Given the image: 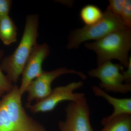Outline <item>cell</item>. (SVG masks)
Masks as SVG:
<instances>
[{"instance_id":"cell-1","label":"cell","mask_w":131,"mask_h":131,"mask_svg":"<svg viewBox=\"0 0 131 131\" xmlns=\"http://www.w3.org/2000/svg\"><path fill=\"white\" fill-rule=\"evenodd\" d=\"M22 95L19 87L14 84L0 100V131H46L43 125L26 112Z\"/></svg>"},{"instance_id":"cell-2","label":"cell","mask_w":131,"mask_h":131,"mask_svg":"<svg viewBox=\"0 0 131 131\" xmlns=\"http://www.w3.org/2000/svg\"><path fill=\"white\" fill-rule=\"evenodd\" d=\"M39 16L30 15L27 16L23 36L18 47L13 54L6 57L1 64L2 71L13 83H16L22 74L32 51L37 44Z\"/></svg>"},{"instance_id":"cell-3","label":"cell","mask_w":131,"mask_h":131,"mask_svg":"<svg viewBox=\"0 0 131 131\" xmlns=\"http://www.w3.org/2000/svg\"><path fill=\"white\" fill-rule=\"evenodd\" d=\"M84 46L95 52L98 66L116 59L127 68L131 48V28L113 32L94 42L85 43Z\"/></svg>"},{"instance_id":"cell-4","label":"cell","mask_w":131,"mask_h":131,"mask_svg":"<svg viewBox=\"0 0 131 131\" xmlns=\"http://www.w3.org/2000/svg\"><path fill=\"white\" fill-rule=\"evenodd\" d=\"M126 28L120 17L106 9L102 18L97 23L73 31L69 38L67 47L75 49L83 42L90 40H99L110 33Z\"/></svg>"},{"instance_id":"cell-5","label":"cell","mask_w":131,"mask_h":131,"mask_svg":"<svg viewBox=\"0 0 131 131\" xmlns=\"http://www.w3.org/2000/svg\"><path fill=\"white\" fill-rule=\"evenodd\" d=\"M83 85V82L79 81L56 87L44 99L36 102L33 105L27 103L26 107L34 113L47 112L54 110L62 102L78 101L85 98V94L83 93H74V91L81 88Z\"/></svg>"},{"instance_id":"cell-6","label":"cell","mask_w":131,"mask_h":131,"mask_svg":"<svg viewBox=\"0 0 131 131\" xmlns=\"http://www.w3.org/2000/svg\"><path fill=\"white\" fill-rule=\"evenodd\" d=\"M123 70L121 64L108 61L90 70L88 74L90 77L98 78L101 82L99 87L105 91L126 94L131 91V84L124 83L121 72Z\"/></svg>"},{"instance_id":"cell-7","label":"cell","mask_w":131,"mask_h":131,"mask_svg":"<svg viewBox=\"0 0 131 131\" xmlns=\"http://www.w3.org/2000/svg\"><path fill=\"white\" fill-rule=\"evenodd\" d=\"M65 119L59 122L61 131H94L90 121V110L86 98L70 102L66 107Z\"/></svg>"},{"instance_id":"cell-8","label":"cell","mask_w":131,"mask_h":131,"mask_svg":"<svg viewBox=\"0 0 131 131\" xmlns=\"http://www.w3.org/2000/svg\"><path fill=\"white\" fill-rule=\"evenodd\" d=\"M75 74L85 80L87 76L81 71L66 68H58L51 71H43L40 75L31 82L27 86L26 92L28 94L27 103L30 104L36 100L38 101L48 96L51 93V84L56 78L63 75Z\"/></svg>"},{"instance_id":"cell-9","label":"cell","mask_w":131,"mask_h":131,"mask_svg":"<svg viewBox=\"0 0 131 131\" xmlns=\"http://www.w3.org/2000/svg\"><path fill=\"white\" fill-rule=\"evenodd\" d=\"M49 46L45 43L37 44L33 49L22 72V80L19 90L21 95L25 93L31 82L41 74L43 71V62L50 54Z\"/></svg>"},{"instance_id":"cell-10","label":"cell","mask_w":131,"mask_h":131,"mask_svg":"<svg viewBox=\"0 0 131 131\" xmlns=\"http://www.w3.org/2000/svg\"><path fill=\"white\" fill-rule=\"evenodd\" d=\"M92 90L95 96L104 98L113 107V113L102 119L101 121L102 125L113 118L121 115L131 114V98H115L108 94L105 90L95 85L92 87Z\"/></svg>"},{"instance_id":"cell-11","label":"cell","mask_w":131,"mask_h":131,"mask_svg":"<svg viewBox=\"0 0 131 131\" xmlns=\"http://www.w3.org/2000/svg\"><path fill=\"white\" fill-rule=\"evenodd\" d=\"M17 28L9 15L0 20V39L6 46L17 41Z\"/></svg>"},{"instance_id":"cell-12","label":"cell","mask_w":131,"mask_h":131,"mask_svg":"<svg viewBox=\"0 0 131 131\" xmlns=\"http://www.w3.org/2000/svg\"><path fill=\"white\" fill-rule=\"evenodd\" d=\"M102 125L103 128L100 131H131V114L118 115Z\"/></svg>"},{"instance_id":"cell-13","label":"cell","mask_w":131,"mask_h":131,"mask_svg":"<svg viewBox=\"0 0 131 131\" xmlns=\"http://www.w3.org/2000/svg\"><path fill=\"white\" fill-rule=\"evenodd\" d=\"M103 13L95 5H88L83 7L80 12V17L85 26L97 23L102 18Z\"/></svg>"},{"instance_id":"cell-14","label":"cell","mask_w":131,"mask_h":131,"mask_svg":"<svg viewBox=\"0 0 131 131\" xmlns=\"http://www.w3.org/2000/svg\"><path fill=\"white\" fill-rule=\"evenodd\" d=\"M4 55V50H0V60ZM14 86L6 75L4 74L0 66V96H2L11 91Z\"/></svg>"},{"instance_id":"cell-15","label":"cell","mask_w":131,"mask_h":131,"mask_svg":"<svg viewBox=\"0 0 131 131\" xmlns=\"http://www.w3.org/2000/svg\"><path fill=\"white\" fill-rule=\"evenodd\" d=\"M106 9L115 15L120 17L124 9L125 0H110Z\"/></svg>"},{"instance_id":"cell-16","label":"cell","mask_w":131,"mask_h":131,"mask_svg":"<svg viewBox=\"0 0 131 131\" xmlns=\"http://www.w3.org/2000/svg\"><path fill=\"white\" fill-rule=\"evenodd\" d=\"M125 25L128 28L131 27V1L125 0L124 9L120 16Z\"/></svg>"},{"instance_id":"cell-17","label":"cell","mask_w":131,"mask_h":131,"mask_svg":"<svg viewBox=\"0 0 131 131\" xmlns=\"http://www.w3.org/2000/svg\"><path fill=\"white\" fill-rule=\"evenodd\" d=\"M12 4L10 0H0V20L9 15Z\"/></svg>"},{"instance_id":"cell-18","label":"cell","mask_w":131,"mask_h":131,"mask_svg":"<svg viewBox=\"0 0 131 131\" xmlns=\"http://www.w3.org/2000/svg\"><path fill=\"white\" fill-rule=\"evenodd\" d=\"M127 70L125 71H122V74L124 77V82L126 84H131V58L129 57V63L127 67Z\"/></svg>"}]
</instances>
